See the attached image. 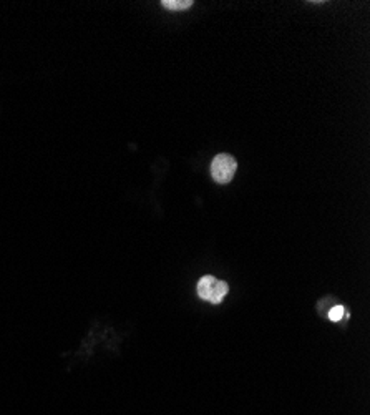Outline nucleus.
<instances>
[{
	"label": "nucleus",
	"instance_id": "nucleus-4",
	"mask_svg": "<svg viewBox=\"0 0 370 415\" xmlns=\"http://www.w3.org/2000/svg\"><path fill=\"white\" fill-rule=\"evenodd\" d=\"M344 316H345V309L342 306H334L331 311H329V319L334 321V323H339Z\"/></svg>",
	"mask_w": 370,
	"mask_h": 415
},
{
	"label": "nucleus",
	"instance_id": "nucleus-1",
	"mask_svg": "<svg viewBox=\"0 0 370 415\" xmlns=\"http://www.w3.org/2000/svg\"><path fill=\"white\" fill-rule=\"evenodd\" d=\"M227 291H229V287H227L225 281H219L213 278V276H205V278L199 279L198 283L199 298L209 301V303L213 304L221 303V301L226 298Z\"/></svg>",
	"mask_w": 370,
	"mask_h": 415
},
{
	"label": "nucleus",
	"instance_id": "nucleus-2",
	"mask_svg": "<svg viewBox=\"0 0 370 415\" xmlns=\"http://www.w3.org/2000/svg\"><path fill=\"white\" fill-rule=\"evenodd\" d=\"M236 170H238V163L231 154L221 153L214 158L211 163V174H213V180L219 183V185H226L234 178Z\"/></svg>",
	"mask_w": 370,
	"mask_h": 415
},
{
	"label": "nucleus",
	"instance_id": "nucleus-3",
	"mask_svg": "<svg viewBox=\"0 0 370 415\" xmlns=\"http://www.w3.org/2000/svg\"><path fill=\"white\" fill-rule=\"evenodd\" d=\"M161 6L169 10H186L193 6L191 0H163Z\"/></svg>",
	"mask_w": 370,
	"mask_h": 415
}]
</instances>
